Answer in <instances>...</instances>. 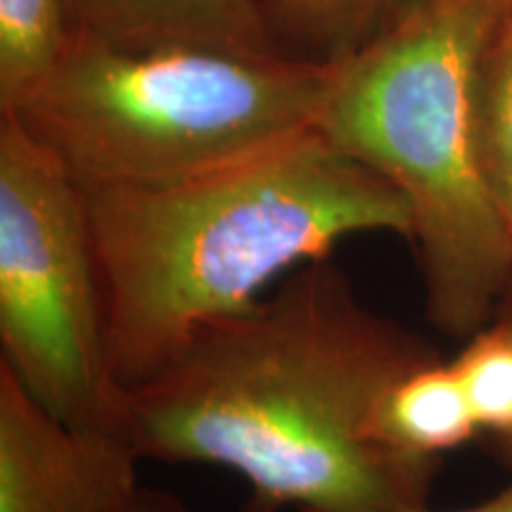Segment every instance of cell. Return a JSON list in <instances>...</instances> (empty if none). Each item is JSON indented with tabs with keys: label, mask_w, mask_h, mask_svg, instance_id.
Instances as JSON below:
<instances>
[{
	"label": "cell",
	"mask_w": 512,
	"mask_h": 512,
	"mask_svg": "<svg viewBox=\"0 0 512 512\" xmlns=\"http://www.w3.org/2000/svg\"><path fill=\"white\" fill-rule=\"evenodd\" d=\"M508 453L512 458V448ZM401 512H439V510H432L430 505H420V508H408V510H401ZM448 512H512V482L505 486L503 491H498L494 498H489V501L475 505V508L448 510Z\"/></svg>",
	"instance_id": "13"
},
{
	"label": "cell",
	"mask_w": 512,
	"mask_h": 512,
	"mask_svg": "<svg viewBox=\"0 0 512 512\" xmlns=\"http://www.w3.org/2000/svg\"><path fill=\"white\" fill-rule=\"evenodd\" d=\"M332 74L287 55L131 53L74 34L53 76L8 114L83 188H150L313 131Z\"/></svg>",
	"instance_id": "4"
},
{
	"label": "cell",
	"mask_w": 512,
	"mask_h": 512,
	"mask_svg": "<svg viewBox=\"0 0 512 512\" xmlns=\"http://www.w3.org/2000/svg\"><path fill=\"white\" fill-rule=\"evenodd\" d=\"M479 162L512 249V12L486 50L477 93Z\"/></svg>",
	"instance_id": "11"
},
{
	"label": "cell",
	"mask_w": 512,
	"mask_h": 512,
	"mask_svg": "<svg viewBox=\"0 0 512 512\" xmlns=\"http://www.w3.org/2000/svg\"><path fill=\"white\" fill-rule=\"evenodd\" d=\"M128 512H188V510H185L183 503L176 501V498L143 489V494H140L136 505H133Z\"/></svg>",
	"instance_id": "14"
},
{
	"label": "cell",
	"mask_w": 512,
	"mask_h": 512,
	"mask_svg": "<svg viewBox=\"0 0 512 512\" xmlns=\"http://www.w3.org/2000/svg\"><path fill=\"white\" fill-rule=\"evenodd\" d=\"M74 31L131 53L283 55L259 0H67Z\"/></svg>",
	"instance_id": "7"
},
{
	"label": "cell",
	"mask_w": 512,
	"mask_h": 512,
	"mask_svg": "<svg viewBox=\"0 0 512 512\" xmlns=\"http://www.w3.org/2000/svg\"><path fill=\"white\" fill-rule=\"evenodd\" d=\"M138 460L117 432L57 418L0 363V512H128Z\"/></svg>",
	"instance_id": "6"
},
{
	"label": "cell",
	"mask_w": 512,
	"mask_h": 512,
	"mask_svg": "<svg viewBox=\"0 0 512 512\" xmlns=\"http://www.w3.org/2000/svg\"><path fill=\"white\" fill-rule=\"evenodd\" d=\"M83 188V185H81ZM107 356L136 387L202 328L247 311L287 271L344 238L411 240L408 202L313 128L209 174L150 188H83Z\"/></svg>",
	"instance_id": "2"
},
{
	"label": "cell",
	"mask_w": 512,
	"mask_h": 512,
	"mask_svg": "<svg viewBox=\"0 0 512 512\" xmlns=\"http://www.w3.org/2000/svg\"><path fill=\"white\" fill-rule=\"evenodd\" d=\"M0 347V363L50 413L119 434L121 389L107 356L86 195L8 112H0Z\"/></svg>",
	"instance_id": "5"
},
{
	"label": "cell",
	"mask_w": 512,
	"mask_h": 512,
	"mask_svg": "<svg viewBox=\"0 0 512 512\" xmlns=\"http://www.w3.org/2000/svg\"><path fill=\"white\" fill-rule=\"evenodd\" d=\"M74 34L67 0H0V112L53 76Z\"/></svg>",
	"instance_id": "10"
},
{
	"label": "cell",
	"mask_w": 512,
	"mask_h": 512,
	"mask_svg": "<svg viewBox=\"0 0 512 512\" xmlns=\"http://www.w3.org/2000/svg\"><path fill=\"white\" fill-rule=\"evenodd\" d=\"M453 368L463 382L479 430L512 448V323L498 318L470 335Z\"/></svg>",
	"instance_id": "12"
},
{
	"label": "cell",
	"mask_w": 512,
	"mask_h": 512,
	"mask_svg": "<svg viewBox=\"0 0 512 512\" xmlns=\"http://www.w3.org/2000/svg\"><path fill=\"white\" fill-rule=\"evenodd\" d=\"M498 318H505L512 323V283L508 287V292H505L501 306H498Z\"/></svg>",
	"instance_id": "15"
},
{
	"label": "cell",
	"mask_w": 512,
	"mask_h": 512,
	"mask_svg": "<svg viewBox=\"0 0 512 512\" xmlns=\"http://www.w3.org/2000/svg\"><path fill=\"white\" fill-rule=\"evenodd\" d=\"M434 358L325 256L124 389L119 434L140 460L238 472L249 486L240 512L420 508L437 458L380 444L373 418L401 375Z\"/></svg>",
	"instance_id": "1"
},
{
	"label": "cell",
	"mask_w": 512,
	"mask_h": 512,
	"mask_svg": "<svg viewBox=\"0 0 512 512\" xmlns=\"http://www.w3.org/2000/svg\"><path fill=\"white\" fill-rule=\"evenodd\" d=\"M477 432L482 430L463 382L453 363L441 358L401 375L384 392L373 418L380 444L418 458H439L475 439Z\"/></svg>",
	"instance_id": "8"
},
{
	"label": "cell",
	"mask_w": 512,
	"mask_h": 512,
	"mask_svg": "<svg viewBox=\"0 0 512 512\" xmlns=\"http://www.w3.org/2000/svg\"><path fill=\"white\" fill-rule=\"evenodd\" d=\"M422 0H259L268 34L294 60L335 64L373 43Z\"/></svg>",
	"instance_id": "9"
},
{
	"label": "cell",
	"mask_w": 512,
	"mask_h": 512,
	"mask_svg": "<svg viewBox=\"0 0 512 512\" xmlns=\"http://www.w3.org/2000/svg\"><path fill=\"white\" fill-rule=\"evenodd\" d=\"M512 0H422L335 62L318 133L408 202L427 316L470 337L512 283V249L477 140L482 64Z\"/></svg>",
	"instance_id": "3"
}]
</instances>
